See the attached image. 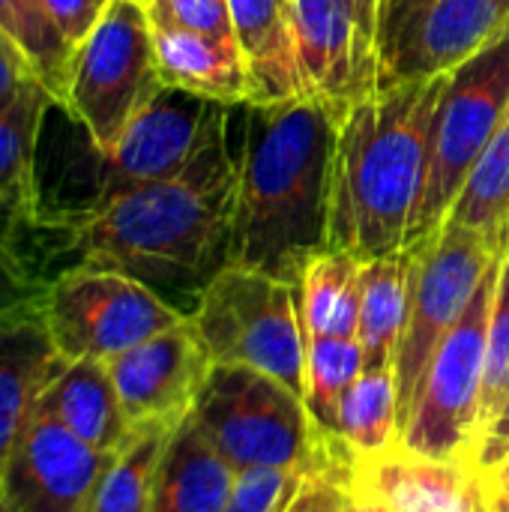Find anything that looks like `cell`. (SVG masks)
I'll use <instances>...</instances> for the list:
<instances>
[{
    "label": "cell",
    "instance_id": "30",
    "mask_svg": "<svg viewBox=\"0 0 509 512\" xmlns=\"http://www.w3.org/2000/svg\"><path fill=\"white\" fill-rule=\"evenodd\" d=\"M0 30L27 54L36 78L60 102L75 48L57 30L42 0H0Z\"/></svg>",
    "mask_w": 509,
    "mask_h": 512
},
{
    "label": "cell",
    "instance_id": "17",
    "mask_svg": "<svg viewBox=\"0 0 509 512\" xmlns=\"http://www.w3.org/2000/svg\"><path fill=\"white\" fill-rule=\"evenodd\" d=\"M60 366L63 357L48 336L42 303L0 318V477Z\"/></svg>",
    "mask_w": 509,
    "mask_h": 512
},
{
    "label": "cell",
    "instance_id": "37",
    "mask_svg": "<svg viewBox=\"0 0 509 512\" xmlns=\"http://www.w3.org/2000/svg\"><path fill=\"white\" fill-rule=\"evenodd\" d=\"M509 459V399L504 402L501 414L492 420V426L483 432L480 447H477V465L486 474H495Z\"/></svg>",
    "mask_w": 509,
    "mask_h": 512
},
{
    "label": "cell",
    "instance_id": "15",
    "mask_svg": "<svg viewBox=\"0 0 509 512\" xmlns=\"http://www.w3.org/2000/svg\"><path fill=\"white\" fill-rule=\"evenodd\" d=\"M351 486L393 512H495V477L477 462L432 459L402 441L357 459Z\"/></svg>",
    "mask_w": 509,
    "mask_h": 512
},
{
    "label": "cell",
    "instance_id": "16",
    "mask_svg": "<svg viewBox=\"0 0 509 512\" xmlns=\"http://www.w3.org/2000/svg\"><path fill=\"white\" fill-rule=\"evenodd\" d=\"M509 30V0H435L390 45L381 81L450 72Z\"/></svg>",
    "mask_w": 509,
    "mask_h": 512
},
{
    "label": "cell",
    "instance_id": "26",
    "mask_svg": "<svg viewBox=\"0 0 509 512\" xmlns=\"http://www.w3.org/2000/svg\"><path fill=\"white\" fill-rule=\"evenodd\" d=\"M447 222L465 225L489 237L498 249L509 240V111L471 168Z\"/></svg>",
    "mask_w": 509,
    "mask_h": 512
},
{
    "label": "cell",
    "instance_id": "24",
    "mask_svg": "<svg viewBox=\"0 0 509 512\" xmlns=\"http://www.w3.org/2000/svg\"><path fill=\"white\" fill-rule=\"evenodd\" d=\"M360 279L363 261L348 252L324 249L306 264L297 282L300 324L306 339L357 336Z\"/></svg>",
    "mask_w": 509,
    "mask_h": 512
},
{
    "label": "cell",
    "instance_id": "4",
    "mask_svg": "<svg viewBox=\"0 0 509 512\" xmlns=\"http://www.w3.org/2000/svg\"><path fill=\"white\" fill-rule=\"evenodd\" d=\"M192 420L213 450L237 471L345 468L357 456L339 435L324 432L300 393L246 366L213 363Z\"/></svg>",
    "mask_w": 509,
    "mask_h": 512
},
{
    "label": "cell",
    "instance_id": "25",
    "mask_svg": "<svg viewBox=\"0 0 509 512\" xmlns=\"http://www.w3.org/2000/svg\"><path fill=\"white\" fill-rule=\"evenodd\" d=\"M57 99L42 81H30L0 108V210L39 207L36 156L45 117Z\"/></svg>",
    "mask_w": 509,
    "mask_h": 512
},
{
    "label": "cell",
    "instance_id": "31",
    "mask_svg": "<svg viewBox=\"0 0 509 512\" xmlns=\"http://www.w3.org/2000/svg\"><path fill=\"white\" fill-rule=\"evenodd\" d=\"M509 399V240L498 264V285L489 315L486 336V372H483V402H480V438L501 414Z\"/></svg>",
    "mask_w": 509,
    "mask_h": 512
},
{
    "label": "cell",
    "instance_id": "40",
    "mask_svg": "<svg viewBox=\"0 0 509 512\" xmlns=\"http://www.w3.org/2000/svg\"><path fill=\"white\" fill-rule=\"evenodd\" d=\"M495 512H509V480L495 477Z\"/></svg>",
    "mask_w": 509,
    "mask_h": 512
},
{
    "label": "cell",
    "instance_id": "42",
    "mask_svg": "<svg viewBox=\"0 0 509 512\" xmlns=\"http://www.w3.org/2000/svg\"><path fill=\"white\" fill-rule=\"evenodd\" d=\"M492 477H501V480H509V459H507V462H504V465H501V468H498V471H495V474H492Z\"/></svg>",
    "mask_w": 509,
    "mask_h": 512
},
{
    "label": "cell",
    "instance_id": "1",
    "mask_svg": "<svg viewBox=\"0 0 509 512\" xmlns=\"http://www.w3.org/2000/svg\"><path fill=\"white\" fill-rule=\"evenodd\" d=\"M237 195L240 153H231L222 126L180 174L63 222L72 267L132 276L189 318L213 276L231 264Z\"/></svg>",
    "mask_w": 509,
    "mask_h": 512
},
{
    "label": "cell",
    "instance_id": "33",
    "mask_svg": "<svg viewBox=\"0 0 509 512\" xmlns=\"http://www.w3.org/2000/svg\"><path fill=\"white\" fill-rule=\"evenodd\" d=\"M354 468L312 471L285 512H342L345 495L354 480Z\"/></svg>",
    "mask_w": 509,
    "mask_h": 512
},
{
    "label": "cell",
    "instance_id": "27",
    "mask_svg": "<svg viewBox=\"0 0 509 512\" xmlns=\"http://www.w3.org/2000/svg\"><path fill=\"white\" fill-rule=\"evenodd\" d=\"M339 438L357 459L384 453L402 438L396 369H366L354 381L342 402Z\"/></svg>",
    "mask_w": 509,
    "mask_h": 512
},
{
    "label": "cell",
    "instance_id": "41",
    "mask_svg": "<svg viewBox=\"0 0 509 512\" xmlns=\"http://www.w3.org/2000/svg\"><path fill=\"white\" fill-rule=\"evenodd\" d=\"M0 512H12V504H9V498L3 492V483H0Z\"/></svg>",
    "mask_w": 509,
    "mask_h": 512
},
{
    "label": "cell",
    "instance_id": "13",
    "mask_svg": "<svg viewBox=\"0 0 509 512\" xmlns=\"http://www.w3.org/2000/svg\"><path fill=\"white\" fill-rule=\"evenodd\" d=\"M114 456L93 450L36 408L0 483L12 512H96Z\"/></svg>",
    "mask_w": 509,
    "mask_h": 512
},
{
    "label": "cell",
    "instance_id": "7",
    "mask_svg": "<svg viewBox=\"0 0 509 512\" xmlns=\"http://www.w3.org/2000/svg\"><path fill=\"white\" fill-rule=\"evenodd\" d=\"M414 246V276H411V306L396 357V387H399V426L405 429L411 408L417 402L423 375L471 306L483 276L498 261V249L489 237L474 228L444 222L435 234L411 243Z\"/></svg>",
    "mask_w": 509,
    "mask_h": 512
},
{
    "label": "cell",
    "instance_id": "11",
    "mask_svg": "<svg viewBox=\"0 0 509 512\" xmlns=\"http://www.w3.org/2000/svg\"><path fill=\"white\" fill-rule=\"evenodd\" d=\"M222 126H228V105L165 87L126 126L114 147L96 150L93 183L81 216L132 189L180 174Z\"/></svg>",
    "mask_w": 509,
    "mask_h": 512
},
{
    "label": "cell",
    "instance_id": "5",
    "mask_svg": "<svg viewBox=\"0 0 509 512\" xmlns=\"http://www.w3.org/2000/svg\"><path fill=\"white\" fill-rule=\"evenodd\" d=\"M213 363L246 366L306 393V336L297 285L228 264L189 315Z\"/></svg>",
    "mask_w": 509,
    "mask_h": 512
},
{
    "label": "cell",
    "instance_id": "36",
    "mask_svg": "<svg viewBox=\"0 0 509 512\" xmlns=\"http://www.w3.org/2000/svg\"><path fill=\"white\" fill-rule=\"evenodd\" d=\"M435 0H381V33H378V51L381 60L390 51V45L408 30L414 18H420Z\"/></svg>",
    "mask_w": 509,
    "mask_h": 512
},
{
    "label": "cell",
    "instance_id": "22",
    "mask_svg": "<svg viewBox=\"0 0 509 512\" xmlns=\"http://www.w3.org/2000/svg\"><path fill=\"white\" fill-rule=\"evenodd\" d=\"M237 483V471L213 450L192 414L171 432L150 512H222Z\"/></svg>",
    "mask_w": 509,
    "mask_h": 512
},
{
    "label": "cell",
    "instance_id": "12",
    "mask_svg": "<svg viewBox=\"0 0 509 512\" xmlns=\"http://www.w3.org/2000/svg\"><path fill=\"white\" fill-rule=\"evenodd\" d=\"M114 390L120 396L123 414L138 429L168 426L177 429L195 408L213 360L192 327L180 321L153 339L105 360Z\"/></svg>",
    "mask_w": 509,
    "mask_h": 512
},
{
    "label": "cell",
    "instance_id": "39",
    "mask_svg": "<svg viewBox=\"0 0 509 512\" xmlns=\"http://www.w3.org/2000/svg\"><path fill=\"white\" fill-rule=\"evenodd\" d=\"M342 512H393L390 507H384L381 501H375V498H369V495H363L360 489H348V495H345V504H342Z\"/></svg>",
    "mask_w": 509,
    "mask_h": 512
},
{
    "label": "cell",
    "instance_id": "14",
    "mask_svg": "<svg viewBox=\"0 0 509 512\" xmlns=\"http://www.w3.org/2000/svg\"><path fill=\"white\" fill-rule=\"evenodd\" d=\"M291 21L306 96L339 126L381 84V54L360 33L348 0H291Z\"/></svg>",
    "mask_w": 509,
    "mask_h": 512
},
{
    "label": "cell",
    "instance_id": "20",
    "mask_svg": "<svg viewBox=\"0 0 509 512\" xmlns=\"http://www.w3.org/2000/svg\"><path fill=\"white\" fill-rule=\"evenodd\" d=\"M150 30H153L159 75L165 87L186 90L192 96L228 108L249 105V81L237 42L213 39L183 27L150 24Z\"/></svg>",
    "mask_w": 509,
    "mask_h": 512
},
{
    "label": "cell",
    "instance_id": "18",
    "mask_svg": "<svg viewBox=\"0 0 509 512\" xmlns=\"http://www.w3.org/2000/svg\"><path fill=\"white\" fill-rule=\"evenodd\" d=\"M228 6L234 42L249 81L246 108L309 99L297 63L291 0H228Z\"/></svg>",
    "mask_w": 509,
    "mask_h": 512
},
{
    "label": "cell",
    "instance_id": "23",
    "mask_svg": "<svg viewBox=\"0 0 509 512\" xmlns=\"http://www.w3.org/2000/svg\"><path fill=\"white\" fill-rule=\"evenodd\" d=\"M411 276L414 246L363 261L357 339L363 345L366 369H396L411 306Z\"/></svg>",
    "mask_w": 509,
    "mask_h": 512
},
{
    "label": "cell",
    "instance_id": "19",
    "mask_svg": "<svg viewBox=\"0 0 509 512\" xmlns=\"http://www.w3.org/2000/svg\"><path fill=\"white\" fill-rule=\"evenodd\" d=\"M39 411L99 453L114 456L132 438V426L102 360H63L39 399Z\"/></svg>",
    "mask_w": 509,
    "mask_h": 512
},
{
    "label": "cell",
    "instance_id": "9",
    "mask_svg": "<svg viewBox=\"0 0 509 512\" xmlns=\"http://www.w3.org/2000/svg\"><path fill=\"white\" fill-rule=\"evenodd\" d=\"M498 261L483 276L471 306L435 351L411 417L402 429V444L432 459L477 462L480 447V402L486 372V336L498 285Z\"/></svg>",
    "mask_w": 509,
    "mask_h": 512
},
{
    "label": "cell",
    "instance_id": "2",
    "mask_svg": "<svg viewBox=\"0 0 509 512\" xmlns=\"http://www.w3.org/2000/svg\"><path fill=\"white\" fill-rule=\"evenodd\" d=\"M447 81H381L339 120L327 249L369 261L414 243Z\"/></svg>",
    "mask_w": 509,
    "mask_h": 512
},
{
    "label": "cell",
    "instance_id": "8",
    "mask_svg": "<svg viewBox=\"0 0 509 512\" xmlns=\"http://www.w3.org/2000/svg\"><path fill=\"white\" fill-rule=\"evenodd\" d=\"M509 111V30L450 69L432 135V162L414 243L435 234Z\"/></svg>",
    "mask_w": 509,
    "mask_h": 512
},
{
    "label": "cell",
    "instance_id": "10",
    "mask_svg": "<svg viewBox=\"0 0 509 512\" xmlns=\"http://www.w3.org/2000/svg\"><path fill=\"white\" fill-rule=\"evenodd\" d=\"M42 318L63 360H111L186 321L156 291L102 267H69L45 297Z\"/></svg>",
    "mask_w": 509,
    "mask_h": 512
},
{
    "label": "cell",
    "instance_id": "21",
    "mask_svg": "<svg viewBox=\"0 0 509 512\" xmlns=\"http://www.w3.org/2000/svg\"><path fill=\"white\" fill-rule=\"evenodd\" d=\"M69 258V228L39 207L0 210V318L42 303L54 282L48 264Z\"/></svg>",
    "mask_w": 509,
    "mask_h": 512
},
{
    "label": "cell",
    "instance_id": "6",
    "mask_svg": "<svg viewBox=\"0 0 509 512\" xmlns=\"http://www.w3.org/2000/svg\"><path fill=\"white\" fill-rule=\"evenodd\" d=\"M162 90L147 12L138 0H108L72 54L57 105L78 120L96 150H108Z\"/></svg>",
    "mask_w": 509,
    "mask_h": 512
},
{
    "label": "cell",
    "instance_id": "3",
    "mask_svg": "<svg viewBox=\"0 0 509 512\" xmlns=\"http://www.w3.org/2000/svg\"><path fill=\"white\" fill-rule=\"evenodd\" d=\"M336 123L315 99L249 108L231 264L297 285L327 249Z\"/></svg>",
    "mask_w": 509,
    "mask_h": 512
},
{
    "label": "cell",
    "instance_id": "38",
    "mask_svg": "<svg viewBox=\"0 0 509 512\" xmlns=\"http://www.w3.org/2000/svg\"><path fill=\"white\" fill-rule=\"evenodd\" d=\"M354 21L360 27V33L366 36L369 45L378 48V33H381V0H348ZM381 54V51H378Z\"/></svg>",
    "mask_w": 509,
    "mask_h": 512
},
{
    "label": "cell",
    "instance_id": "43",
    "mask_svg": "<svg viewBox=\"0 0 509 512\" xmlns=\"http://www.w3.org/2000/svg\"><path fill=\"white\" fill-rule=\"evenodd\" d=\"M105 3H108V0H105Z\"/></svg>",
    "mask_w": 509,
    "mask_h": 512
},
{
    "label": "cell",
    "instance_id": "29",
    "mask_svg": "<svg viewBox=\"0 0 509 512\" xmlns=\"http://www.w3.org/2000/svg\"><path fill=\"white\" fill-rule=\"evenodd\" d=\"M171 432L174 429L168 426L132 432V438L117 450L102 480L96 512H150L156 474H159Z\"/></svg>",
    "mask_w": 509,
    "mask_h": 512
},
{
    "label": "cell",
    "instance_id": "35",
    "mask_svg": "<svg viewBox=\"0 0 509 512\" xmlns=\"http://www.w3.org/2000/svg\"><path fill=\"white\" fill-rule=\"evenodd\" d=\"M30 81H39L27 54L0 30V108L9 105Z\"/></svg>",
    "mask_w": 509,
    "mask_h": 512
},
{
    "label": "cell",
    "instance_id": "28",
    "mask_svg": "<svg viewBox=\"0 0 509 512\" xmlns=\"http://www.w3.org/2000/svg\"><path fill=\"white\" fill-rule=\"evenodd\" d=\"M366 372L363 345L357 336L306 339V411L330 435H339V414L348 390Z\"/></svg>",
    "mask_w": 509,
    "mask_h": 512
},
{
    "label": "cell",
    "instance_id": "34",
    "mask_svg": "<svg viewBox=\"0 0 509 512\" xmlns=\"http://www.w3.org/2000/svg\"><path fill=\"white\" fill-rule=\"evenodd\" d=\"M42 6L57 24V30L66 36V42L78 48L87 39V33L96 27L108 3L105 0H42Z\"/></svg>",
    "mask_w": 509,
    "mask_h": 512
},
{
    "label": "cell",
    "instance_id": "32",
    "mask_svg": "<svg viewBox=\"0 0 509 512\" xmlns=\"http://www.w3.org/2000/svg\"><path fill=\"white\" fill-rule=\"evenodd\" d=\"M309 474V468H261L237 474L222 512H285Z\"/></svg>",
    "mask_w": 509,
    "mask_h": 512
}]
</instances>
